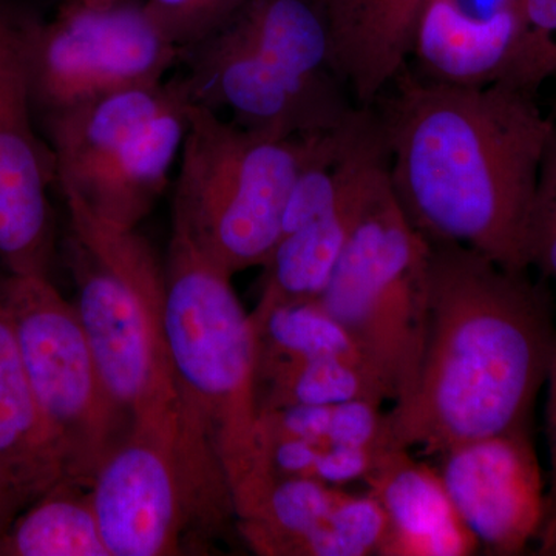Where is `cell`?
Instances as JSON below:
<instances>
[{
	"label": "cell",
	"mask_w": 556,
	"mask_h": 556,
	"mask_svg": "<svg viewBox=\"0 0 556 556\" xmlns=\"http://www.w3.org/2000/svg\"><path fill=\"white\" fill-rule=\"evenodd\" d=\"M332 60L357 108H372L408 65L427 0H317Z\"/></svg>",
	"instance_id": "obj_15"
},
{
	"label": "cell",
	"mask_w": 556,
	"mask_h": 556,
	"mask_svg": "<svg viewBox=\"0 0 556 556\" xmlns=\"http://www.w3.org/2000/svg\"><path fill=\"white\" fill-rule=\"evenodd\" d=\"M422 354L412 390L388 409L391 448H445L532 427L556 342L552 300L525 273L463 244L430 241Z\"/></svg>",
	"instance_id": "obj_2"
},
{
	"label": "cell",
	"mask_w": 556,
	"mask_h": 556,
	"mask_svg": "<svg viewBox=\"0 0 556 556\" xmlns=\"http://www.w3.org/2000/svg\"><path fill=\"white\" fill-rule=\"evenodd\" d=\"M390 89L378 113L391 185L409 222L430 241L529 269L538 182L556 135L536 91L433 83L408 65Z\"/></svg>",
	"instance_id": "obj_1"
},
{
	"label": "cell",
	"mask_w": 556,
	"mask_h": 556,
	"mask_svg": "<svg viewBox=\"0 0 556 556\" xmlns=\"http://www.w3.org/2000/svg\"><path fill=\"white\" fill-rule=\"evenodd\" d=\"M546 409H544V433H546L547 470V517L556 514V342L548 362L546 383Z\"/></svg>",
	"instance_id": "obj_29"
},
{
	"label": "cell",
	"mask_w": 556,
	"mask_h": 556,
	"mask_svg": "<svg viewBox=\"0 0 556 556\" xmlns=\"http://www.w3.org/2000/svg\"><path fill=\"white\" fill-rule=\"evenodd\" d=\"M518 7L529 27L556 38V0H518Z\"/></svg>",
	"instance_id": "obj_30"
},
{
	"label": "cell",
	"mask_w": 556,
	"mask_h": 556,
	"mask_svg": "<svg viewBox=\"0 0 556 556\" xmlns=\"http://www.w3.org/2000/svg\"><path fill=\"white\" fill-rule=\"evenodd\" d=\"M182 56L142 2L62 3L51 21L33 17L27 61L42 118L110 91L163 83Z\"/></svg>",
	"instance_id": "obj_9"
},
{
	"label": "cell",
	"mask_w": 556,
	"mask_h": 556,
	"mask_svg": "<svg viewBox=\"0 0 556 556\" xmlns=\"http://www.w3.org/2000/svg\"><path fill=\"white\" fill-rule=\"evenodd\" d=\"M181 83L174 101L150 119L101 167L76 188L61 190L83 200L100 217L137 229L169 181L188 131L190 100Z\"/></svg>",
	"instance_id": "obj_16"
},
{
	"label": "cell",
	"mask_w": 556,
	"mask_h": 556,
	"mask_svg": "<svg viewBox=\"0 0 556 556\" xmlns=\"http://www.w3.org/2000/svg\"><path fill=\"white\" fill-rule=\"evenodd\" d=\"M35 14L0 0V263L16 276L49 277L54 255L49 190L56 166L36 130L28 75Z\"/></svg>",
	"instance_id": "obj_10"
},
{
	"label": "cell",
	"mask_w": 556,
	"mask_h": 556,
	"mask_svg": "<svg viewBox=\"0 0 556 556\" xmlns=\"http://www.w3.org/2000/svg\"><path fill=\"white\" fill-rule=\"evenodd\" d=\"M387 450L339 447L325 445L318 455L314 478L332 486H345L351 482L365 481Z\"/></svg>",
	"instance_id": "obj_28"
},
{
	"label": "cell",
	"mask_w": 556,
	"mask_h": 556,
	"mask_svg": "<svg viewBox=\"0 0 556 556\" xmlns=\"http://www.w3.org/2000/svg\"><path fill=\"white\" fill-rule=\"evenodd\" d=\"M555 108H556V105H555ZM554 119L556 121V113H555V118Z\"/></svg>",
	"instance_id": "obj_34"
},
{
	"label": "cell",
	"mask_w": 556,
	"mask_h": 556,
	"mask_svg": "<svg viewBox=\"0 0 556 556\" xmlns=\"http://www.w3.org/2000/svg\"><path fill=\"white\" fill-rule=\"evenodd\" d=\"M412 58L420 78L450 86L538 93L556 78V38L529 27L518 0H427Z\"/></svg>",
	"instance_id": "obj_11"
},
{
	"label": "cell",
	"mask_w": 556,
	"mask_h": 556,
	"mask_svg": "<svg viewBox=\"0 0 556 556\" xmlns=\"http://www.w3.org/2000/svg\"><path fill=\"white\" fill-rule=\"evenodd\" d=\"M28 504H30V500L17 493L16 490L0 484V540L9 532L14 519L20 517L21 511Z\"/></svg>",
	"instance_id": "obj_31"
},
{
	"label": "cell",
	"mask_w": 556,
	"mask_h": 556,
	"mask_svg": "<svg viewBox=\"0 0 556 556\" xmlns=\"http://www.w3.org/2000/svg\"><path fill=\"white\" fill-rule=\"evenodd\" d=\"M226 28L291 75L318 86L342 84L317 0H244Z\"/></svg>",
	"instance_id": "obj_20"
},
{
	"label": "cell",
	"mask_w": 556,
	"mask_h": 556,
	"mask_svg": "<svg viewBox=\"0 0 556 556\" xmlns=\"http://www.w3.org/2000/svg\"><path fill=\"white\" fill-rule=\"evenodd\" d=\"M388 170L361 195L280 237L263 265L262 295L255 308L320 298L372 193L390 174Z\"/></svg>",
	"instance_id": "obj_19"
},
{
	"label": "cell",
	"mask_w": 556,
	"mask_h": 556,
	"mask_svg": "<svg viewBox=\"0 0 556 556\" xmlns=\"http://www.w3.org/2000/svg\"><path fill=\"white\" fill-rule=\"evenodd\" d=\"M535 548L536 555L556 556V514L548 517L544 522Z\"/></svg>",
	"instance_id": "obj_32"
},
{
	"label": "cell",
	"mask_w": 556,
	"mask_h": 556,
	"mask_svg": "<svg viewBox=\"0 0 556 556\" xmlns=\"http://www.w3.org/2000/svg\"><path fill=\"white\" fill-rule=\"evenodd\" d=\"M80 324L104 386L129 424L185 401L164 331V266L137 230L61 190Z\"/></svg>",
	"instance_id": "obj_5"
},
{
	"label": "cell",
	"mask_w": 556,
	"mask_h": 556,
	"mask_svg": "<svg viewBox=\"0 0 556 556\" xmlns=\"http://www.w3.org/2000/svg\"><path fill=\"white\" fill-rule=\"evenodd\" d=\"M181 78L190 102L233 115V123L278 138H305L338 129L357 105L340 86H318L291 75L230 28L186 51Z\"/></svg>",
	"instance_id": "obj_12"
},
{
	"label": "cell",
	"mask_w": 556,
	"mask_h": 556,
	"mask_svg": "<svg viewBox=\"0 0 556 556\" xmlns=\"http://www.w3.org/2000/svg\"><path fill=\"white\" fill-rule=\"evenodd\" d=\"M383 402L354 399L331 408L328 445L369 450H390V424Z\"/></svg>",
	"instance_id": "obj_26"
},
{
	"label": "cell",
	"mask_w": 556,
	"mask_h": 556,
	"mask_svg": "<svg viewBox=\"0 0 556 556\" xmlns=\"http://www.w3.org/2000/svg\"><path fill=\"white\" fill-rule=\"evenodd\" d=\"M65 479L0 288V484L35 501Z\"/></svg>",
	"instance_id": "obj_18"
},
{
	"label": "cell",
	"mask_w": 556,
	"mask_h": 556,
	"mask_svg": "<svg viewBox=\"0 0 556 556\" xmlns=\"http://www.w3.org/2000/svg\"><path fill=\"white\" fill-rule=\"evenodd\" d=\"M364 482L386 514L379 556H470L481 552L433 463L417 459L408 450L390 448Z\"/></svg>",
	"instance_id": "obj_14"
},
{
	"label": "cell",
	"mask_w": 556,
	"mask_h": 556,
	"mask_svg": "<svg viewBox=\"0 0 556 556\" xmlns=\"http://www.w3.org/2000/svg\"><path fill=\"white\" fill-rule=\"evenodd\" d=\"M464 525L486 555H522L547 517V477L532 427L460 442L430 457Z\"/></svg>",
	"instance_id": "obj_13"
},
{
	"label": "cell",
	"mask_w": 556,
	"mask_h": 556,
	"mask_svg": "<svg viewBox=\"0 0 556 556\" xmlns=\"http://www.w3.org/2000/svg\"><path fill=\"white\" fill-rule=\"evenodd\" d=\"M230 278L174 230L164 265L167 348L181 394L228 475L239 521L274 478L260 438L257 338Z\"/></svg>",
	"instance_id": "obj_3"
},
{
	"label": "cell",
	"mask_w": 556,
	"mask_h": 556,
	"mask_svg": "<svg viewBox=\"0 0 556 556\" xmlns=\"http://www.w3.org/2000/svg\"><path fill=\"white\" fill-rule=\"evenodd\" d=\"M431 243L409 222L390 174L372 193L318 302L401 401L415 383L430 291Z\"/></svg>",
	"instance_id": "obj_7"
},
{
	"label": "cell",
	"mask_w": 556,
	"mask_h": 556,
	"mask_svg": "<svg viewBox=\"0 0 556 556\" xmlns=\"http://www.w3.org/2000/svg\"><path fill=\"white\" fill-rule=\"evenodd\" d=\"M243 3L244 0H142L161 31L182 54L225 30Z\"/></svg>",
	"instance_id": "obj_25"
},
{
	"label": "cell",
	"mask_w": 556,
	"mask_h": 556,
	"mask_svg": "<svg viewBox=\"0 0 556 556\" xmlns=\"http://www.w3.org/2000/svg\"><path fill=\"white\" fill-rule=\"evenodd\" d=\"M121 2V0H64V3H70V5H90V7H100V5H110V3Z\"/></svg>",
	"instance_id": "obj_33"
},
{
	"label": "cell",
	"mask_w": 556,
	"mask_h": 556,
	"mask_svg": "<svg viewBox=\"0 0 556 556\" xmlns=\"http://www.w3.org/2000/svg\"><path fill=\"white\" fill-rule=\"evenodd\" d=\"M90 497L110 556L199 554L239 532L228 475L186 401L131 424Z\"/></svg>",
	"instance_id": "obj_4"
},
{
	"label": "cell",
	"mask_w": 556,
	"mask_h": 556,
	"mask_svg": "<svg viewBox=\"0 0 556 556\" xmlns=\"http://www.w3.org/2000/svg\"><path fill=\"white\" fill-rule=\"evenodd\" d=\"M342 486L316 478H278L237 529L258 555L302 556L311 536L327 526Z\"/></svg>",
	"instance_id": "obj_23"
},
{
	"label": "cell",
	"mask_w": 556,
	"mask_h": 556,
	"mask_svg": "<svg viewBox=\"0 0 556 556\" xmlns=\"http://www.w3.org/2000/svg\"><path fill=\"white\" fill-rule=\"evenodd\" d=\"M181 90L179 79L110 91L43 118L60 186L83 185Z\"/></svg>",
	"instance_id": "obj_17"
},
{
	"label": "cell",
	"mask_w": 556,
	"mask_h": 556,
	"mask_svg": "<svg viewBox=\"0 0 556 556\" xmlns=\"http://www.w3.org/2000/svg\"><path fill=\"white\" fill-rule=\"evenodd\" d=\"M530 268L556 281V135L547 150L538 182L529 232Z\"/></svg>",
	"instance_id": "obj_27"
},
{
	"label": "cell",
	"mask_w": 556,
	"mask_h": 556,
	"mask_svg": "<svg viewBox=\"0 0 556 556\" xmlns=\"http://www.w3.org/2000/svg\"><path fill=\"white\" fill-rule=\"evenodd\" d=\"M324 135L270 137L190 102L174 230L232 277L265 265L280 239L289 193Z\"/></svg>",
	"instance_id": "obj_6"
},
{
	"label": "cell",
	"mask_w": 556,
	"mask_h": 556,
	"mask_svg": "<svg viewBox=\"0 0 556 556\" xmlns=\"http://www.w3.org/2000/svg\"><path fill=\"white\" fill-rule=\"evenodd\" d=\"M249 316L257 338V362L343 357L368 365L346 329L318 299L254 308Z\"/></svg>",
	"instance_id": "obj_24"
},
{
	"label": "cell",
	"mask_w": 556,
	"mask_h": 556,
	"mask_svg": "<svg viewBox=\"0 0 556 556\" xmlns=\"http://www.w3.org/2000/svg\"><path fill=\"white\" fill-rule=\"evenodd\" d=\"M22 362L65 479L90 486L102 460L129 433L110 397L75 303L50 277H0Z\"/></svg>",
	"instance_id": "obj_8"
},
{
	"label": "cell",
	"mask_w": 556,
	"mask_h": 556,
	"mask_svg": "<svg viewBox=\"0 0 556 556\" xmlns=\"http://www.w3.org/2000/svg\"><path fill=\"white\" fill-rule=\"evenodd\" d=\"M0 556H110L90 486L62 479L31 501L0 540Z\"/></svg>",
	"instance_id": "obj_21"
},
{
	"label": "cell",
	"mask_w": 556,
	"mask_h": 556,
	"mask_svg": "<svg viewBox=\"0 0 556 556\" xmlns=\"http://www.w3.org/2000/svg\"><path fill=\"white\" fill-rule=\"evenodd\" d=\"M258 409L288 405L334 407L354 399L391 402L390 391L368 365L343 357L257 362Z\"/></svg>",
	"instance_id": "obj_22"
}]
</instances>
